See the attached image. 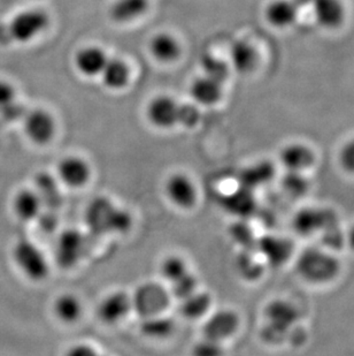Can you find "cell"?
Returning a JSON list of instances; mask_svg holds the SVG:
<instances>
[{
    "instance_id": "1",
    "label": "cell",
    "mask_w": 354,
    "mask_h": 356,
    "mask_svg": "<svg viewBox=\"0 0 354 356\" xmlns=\"http://www.w3.org/2000/svg\"><path fill=\"white\" fill-rule=\"evenodd\" d=\"M84 220L94 236L124 234L129 232L133 226L130 212L106 196L91 200L84 213Z\"/></svg>"
},
{
    "instance_id": "2",
    "label": "cell",
    "mask_w": 354,
    "mask_h": 356,
    "mask_svg": "<svg viewBox=\"0 0 354 356\" xmlns=\"http://www.w3.org/2000/svg\"><path fill=\"white\" fill-rule=\"evenodd\" d=\"M12 259L22 276L31 282H43L50 275L47 255L31 238H21L14 243Z\"/></svg>"
},
{
    "instance_id": "3",
    "label": "cell",
    "mask_w": 354,
    "mask_h": 356,
    "mask_svg": "<svg viewBox=\"0 0 354 356\" xmlns=\"http://www.w3.org/2000/svg\"><path fill=\"white\" fill-rule=\"evenodd\" d=\"M171 296L167 285L160 282H144L131 296L133 312L142 319L166 314L171 306Z\"/></svg>"
},
{
    "instance_id": "4",
    "label": "cell",
    "mask_w": 354,
    "mask_h": 356,
    "mask_svg": "<svg viewBox=\"0 0 354 356\" xmlns=\"http://www.w3.org/2000/svg\"><path fill=\"white\" fill-rule=\"evenodd\" d=\"M49 26L50 17L45 10L40 8L22 10L10 21V38L17 43L27 44L43 34Z\"/></svg>"
},
{
    "instance_id": "5",
    "label": "cell",
    "mask_w": 354,
    "mask_h": 356,
    "mask_svg": "<svg viewBox=\"0 0 354 356\" xmlns=\"http://www.w3.org/2000/svg\"><path fill=\"white\" fill-rule=\"evenodd\" d=\"M298 270L301 276L312 282H328L337 275L339 263L329 254L308 250L301 255L298 262Z\"/></svg>"
},
{
    "instance_id": "6",
    "label": "cell",
    "mask_w": 354,
    "mask_h": 356,
    "mask_svg": "<svg viewBox=\"0 0 354 356\" xmlns=\"http://www.w3.org/2000/svg\"><path fill=\"white\" fill-rule=\"evenodd\" d=\"M87 252V240L78 229H66L58 238L56 259L62 269H71Z\"/></svg>"
},
{
    "instance_id": "7",
    "label": "cell",
    "mask_w": 354,
    "mask_h": 356,
    "mask_svg": "<svg viewBox=\"0 0 354 356\" xmlns=\"http://www.w3.org/2000/svg\"><path fill=\"white\" fill-rule=\"evenodd\" d=\"M165 193L171 204L182 210L194 208L198 202L197 185L187 173L177 172L165 182Z\"/></svg>"
},
{
    "instance_id": "8",
    "label": "cell",
    "mask_w": 354,
    "mask_h": 356,
    "mask_svg": "<svg viewBox=\"0 0 354 356\" xmlns=\"http://www.w3.org/2000/svg\"><path fill=\"white\" fill-rule=\"evenodd\" d=\"M24 131L31 143L47 145L53 140L57 124L47 110L35 108L24 115Z\"/></svg>"
},
{
    "instance_id": "9",
    "label": "cell",
    "mask_w": 354,
    "mask_h": 356,
    "mask_svg": "<svg viewBox=\"0 0 354 356\" xmlns=\"http://www.w3.org/2000/svg\"><path fill=\"white\" fill-rule=\"evenodd\" d=\"M147 120L159 129H171L180 124V104L167 95H159L147 104Z\"/></svg>"
},
{
    "instance_id": "10",
    "label": "cell",
    "mask_w": 354,
    "mask_h": 356,
    "mask_svg": "<svg viewBox=\"0 0 354 356\" xmlns=\"http://www.w3.org/2000/svg\"><path fill=\"white\" fill-rule=\"evenodd\" d=\"M58 180L68 188H83L90 181L92 168L87 159L76 155L66 156L57 168Z\"/></svg>"
},
{
    "instance_id": "11",
    "label": "cell",
    "mask_w": 354,
    "mask_h": 356,
    "mask_svg": "<svg viewBox=\"0 0 354 356\" xmlns=\"http://www.w3.org/2000/svg\"><path fill=\"white\" fill-rule=\"evenodd\" d=\"M133 312L131 296L124 291L107 294L98 305L97 315L106 325H117Z\"/></svg>"
},
{
    "instance_id": "12",
    "label": "cell",
    "mask_w": 354,
    "mask_h": 356,
    "mask_svg": "<svg viewBox=\"0 0 354 356\" xmlns=\"http://www.w3.org/2000/svg\"><path fill=\"white\" fill-rule=\"evenodd\" d=\"M239 325V316L235 312L229 309L219 310L205 322L203 334L205 338L222 343L224 340L234 336Z\"/></svg>"
},
{
    "instance_id": "13",
    "label": "cell",
    "mask_w": 354,
    "mask_h": 356,
    "mask_svg": "<svg viewBox=\"0 0 354 356\" xmlns=\"http://www.w3.org/2000/svg\"><path fill=\"white\" fill-rule=\"evenodd\" d=\"M43 209V202L36 189L24 187L14 194L12 210L20 222H36L42 215Z\"/></svg>"
},
{
    "instance_id": "14",
    "label": "cell",
    "mask_w": 354,
    "mask_h": 356,
    "mask_svg": "<svg viewBox=\"0 0 354 356\" xmlns=\"http://www.w3.org/2000/svg\"><path fill=\"white\" fill-rule=\"evenodd\" d=\"M108 57L101 47L87 45L77 51L74 58V65L77 72L85 78L101 76Z\"/></svg>"
},
{
    "instance_id": "15",
    "label": "cell",
    "mask_w": 354,
    "mask_h": 356,
    "mask_svg": "<svg viewBox=\"0 0 354 356\" xmlns=\"http://www.w3.org/2000/svg\"><path fill=\"white\" fill-rule=\"evenodd\" d=\"M313 10L318 24L326 29H337L346 17L342 0H313Z\"/></svg>"
},
{
    "instance_id": "16",
    "label": "cell",
    "mask_w": 354,
    "mask_h": 356,
    "mask_svg": "<svg viewBox=\"0 0 354 356\" xmlns=\"http://www.w3.org/2000/svg\"><path fill=\"white\" fill-rule=\"evenodd\" d=\"M149 50L160 64H173L180 57L182 47L177 38L169 33H158L151 38Z\"/></svg>"
},
{
    "instance_id": "17",
    "label": "cell",
    "mask_w": 354,
    "mask_h": 356,
    "mask_svg": "<svg viewBox=\"0 0 354 356\" xmlns=\"http://www.w3.org/2000/svg\"><path fill=\"white\" fill-rule=\"evenodd\" d=\"M298 17V6L292 0H273L264 8V19L271 27H290Z\"/></svg>"
},
{
    "instance_id": "18",
    "label": "cell",
    "mask_w": 354,
    "mask_h": 356,
    "mask_svg": "<svg viewBox=\"0 0 354 356\" xmlns=\"http://www.w3.org/2000/svg\"><path fill=\"white\" fill-rule=\"evenodd\" d=\"M192 99L203 106H213L222 99V83L214 79L203 75L192 81L190 86Z\"/></svg>"
},
{
    "instance_id": "19",
    "label": "cell",
    "mask_w": 354,
    "mask_h": 356,
    "mask_svg": "<svg viewBox=\"0 0 354 356\" xmlns=\"http://www.w3.org/2000/svg\"><path fill=\"white\" fill-rule=\"evenodd\" d=\"M259 54L248 40H238L231 44L230 66L241 74H248L257 67Z\"/></svg>"
},
{
    "instance_id": "20",
    "label": "cell",
    "mask_w": 354,
    "mask_h": 356,
    "mask_svg": "<svg viewBox=\"0 0 354 356\" xmlns=\"http://www.w3.org/2000/svg\"><path fill=\"white\" fill-rule=\"evenodd\" d=\"M131 72L129 65L119 58H108L101 72V82L112 91H120L130 82Z\"/></svg>"
},
{
    "instance_id": "21",
    "label": "cell",
    "mask_w": 354,
    "mask_h": 356,
    "mask_svg": "<svg viewBox=\"0 0 354 356\" xmlns=\"http://www.w3.org/2000/svg\"><path fill=\"white\" fill-rule=\"evenodd\" d=\"M334 213L323 209H306L298 213L294 220L296 229L301 233H312L318 229H329L335 225Z\"/></svg>"
},
{
    "instance_id": "22",
    "label": "cell",
    "mask_w": 354,
    "mask_h": 356,
    "mask_svg": "<svg viewBox=\"0 0 354 356\" xmlns=\"http://www.w3.org/2000/svg\"><path fill=\"white\" fill-rule=\"evenodd\" d=\"M149 6V0H115L110 7V20L115 24H129L143 17Z\"/></svg>"
},
{
    "instance_id": "23",
    "label": "cell",
    "mask_w": 354,
    "mask_h": 356,
    "mask_svg": "<svg viewBox=\"0 0 354 356\" xmlns=\"http://www.w3.org/2000/svg\"><path fill=\"white\" fill-rule=\"evenodd\" d=\"M281 161L289 171L301 172L314 164L315 155L307 145L294 143L282 150Z\"/></svg>"
},
{
    "instance_id": "24",
    "label": "cell",
    "mask_w": 354,
    "mask_h": 356,
    "mask_svg": "<svg viewBox=\"0 0 354 356\" xmlns=\"http://www.w3.org/2000/svg\"><path fill=\"white\" fill-rule=\"evenodd\" d=\"M54 316L64 324H75L83 314V305L75 294L64 293L54 300L52 306Z\"/></svg>"
},
{
    "instance_id": "25",
    "label": "cell",
    "mask_w": 354,
    "mask_h": 356,
    "mask_svg": "<svg viewBox=\"0 0 354 356\" xmlns=\"http://www.w3.org/2000/svg\"><path fill=\"white\" fill-rule=\"evenodd\" d=\"M212 307V296L210 293L199 291L192 293L180 301V313L184 318L199 319L208 313Z\"/></svg>"
},
{
    "instance_id": "26",
    "label": "cell",
    "mask_w": 354,
    "mask_h": 356,
    "mask_svg": "<svg viewBox=\"0 0 354 356\" xmlns=\"http://www.w3.org/2000/svg\"><path fill=\"white\" fill-rule=\"evenodd\" d=\"M37 193L40 194L44 208L49 207L50 209H57L61 205V193L58 185V179L47 175V173H40L36 177V186L34 187Z\"/></svg>"
},
{
    "instance_id": "27",
    "label": "cell",
    "mask_w": 354,
    "mask_h": 356,
    "mask_svg": "<svg viewBox=\"0 0 354 356\" xmlns=\"http://www.w3.org/2000/svg\"><path fill=\"white\" fill-rule=\"evenodd\" d=\"M174 330V319L166 314L142 319V333L151 339H165L171 336Z\"/></svg>"
},
{
    "instance_id": "28",
    "label": "cell",
    "mask_w": 354,
    "mask_h": 356,
    "mask_svg": "<svg viewBox=\"0 0 354 356\" xmlns=\"http://www.w3.org/2000/svg\"><path fill=\"white\" fill-rule=\"evenodd\" d=\"M190 273H192L190 266L180 255L167 256L160 264L161 277L166 282V285H173Z\"/></svg>"
},
{
    "instance_id": "29",
    "label": "cell",
    "mask_w": 354,
    "mask_h": 356,
    "mask_svg": "<svg viewBox=\"0 0 354 356\" xmlns=\"http://www.w3.org/2000/svg\"><path fill=\"white\" fill-rule=\"evenodd\" d=\"M274 175V168L271 163L267 161H262L259 164L253 165L251 168H246L243 173H242V182L244 184L246 187H255V186L264 184L266 181H269L271 177Z\"/></svg>"
},
{
    "instance_id": "30",
    "label": "cell",
    "mask_w": 354,
    "mask_h": 356,
    "mask_svg": "<svg viewBox=\"0 0 354 356\" xmlns=\"http://www.w3.org/2000/svg\"><path fill=\"white\" fill-rule=\"evenodd\" d=\"M261 249L264 252V255L275 261V262H281L287 259V255L290 254V245H287V241H283L281 238H268L262 241Z\"/></svg>"
},
{
    "instance_id": "31",
    "label": "cell",
    "mask_w": 354,
    "mask_h": 356,
    "mask_svg": "<svg viewBox=\"0 0 354 356\" xmlns=\"http://www.w3.org/2000/svg\"><path fill=\"white\" fill-rule=\"evenodd\" d=\"M205 75L224 83L229 75V65L212 56H205L203 60Z\"/></svg>"
},
{
    "instance_id": "32",
    "label": "cell",
    "mask_w": 354,
    "mask_h": 356,
    "mask_svg": "<svg viewBox=\"0 0 354 356\" xmlns=\"http://www.w3.org/2000/svg\"><path fill=\"white\" fill-rule=\"evenodd\" d=\"M169 292L175 299L183 300L184 298L190 296L198 289V279L194 273H190L187 276L180 279L173 285L169 286Z\"/></svg>"
},
{
    "instance_id": "33",
    "label": "cell",
    "mask_w": 354,
    "mask_h": 356,
    "mask_svg": "<svg viewBox=\"0 0 354 356\" xmlns=\"http://www.w3.org/2000/svg\"><path fill=\"white\" fill-rule=\"evenodd\" d=\"M222 343L203 337L192 348V356H224Z\"/></svg>"
},
{
    "instance_id": "34",
    "label": "cell",
    "mask_w": 354,
    "mask_h": 356,
    "mask_svg": "<svg viewBox=\"0 0 354 356\" xmlns=\"http://www.w3.org/2000/svg\"><path fill=\"white\" fill-rule=\"evenodd\" d=\"M17 89L10 81L0 80V112H10L15 106Z\"/></svg>"
},
{
    "instance_id": "35",
    "label": "cell",
    "mask_w": 354,
    "mask_h": 356,
    "mask_svg": "<svg viewBox=\"0 0 354 356\" xmlns=\"http://www.w3.org/2000/svg\"><path fill=\"white\" fill-rule=\"evenodd\" d=\"M283 185L287 192L294 195H301L307 189V180L301 175V172L289 171L283 180Z\"/></svg>"
},
{
    "instance_id": "36",
    "label": "cell",
    "mask_w": 354,
    "mask_h": 356,
    "mask_svg": "<svg viewBox=\"0 0 354 356\" xmlns=\"http://www.w3.org/2000/svg\"><path fill=\"white\" fill-rule=\"evenodd\" d=\"M64 356H107L96 347L87 343H75L69 347Z\"/></svg>"
},
{
    "instance_id": "37",
    "label": "cell",
    "mask_w": 354,
    "mask_h": 356,
    "mask_svg": "<svg viewBox=\"0 0 354 356\" xmlns=\"http://www.w3.org/2000/svg\"><path fill=\"white\" fill-rule=\"evenodd\" d=\"M201 118L197 108L192 105H180V124L187 127H194Z\"/></svg>"
},
{
    "instance_id": "38",
    "label": "cell",
    "mask_w": 354,
    "mask_h": 356,
    "mask_svg": "<svg viewBox=\"0 0 354 356\" xmlns=\"http://www.w3.org/2000/svg\"><path fill=\"white\" fill-rule=\"evenodd\" d=\"M339 159H341L342 166L346 171L354 173V140L348 142V145L342 149Z\"/></svg>"
},
{
    "instance_id": "39",
    "label": "cell",
    "mask_w": 354,
    "mask_h": 356,
    "mask_svg": "<svg viewBox=\"0 0 354 356\" xmlns=\"http://www.w3.org/2000/svg\"><path fill=\"white\" fill-rule=\"evenodd\" d=\"M348 242H350V245H351L352 248L354 249V227L348 233Z\"/></svg>"
}]
</instances>
